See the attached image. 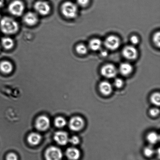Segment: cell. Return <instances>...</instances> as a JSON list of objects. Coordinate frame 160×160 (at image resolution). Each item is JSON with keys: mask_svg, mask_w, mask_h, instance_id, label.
<instances>
[{"mask_svg": "<svg viewBox=\"0 0 160 160\" xmlns=\"http://www.w3.org/2000/svg\"><path fill=\"white\" fill-rule=\"evenodd\" d=\"M69 142H70V143L73 145H77L79 144L80 140L79 138L77 136H73L69 139Z\"/></svg>", "mask_w": 160, "mask_h": 160, "instance_id": "obj_30", "label": "cell"}, {"mask_svg": "<svg viewBox=\"0 0 160 160\" xmlns=\"http://www.w3.org/2000/svg\"><path fill=\"white\" fill-rule=\"evenodd\" d=\"M99 90L102 95L107 96L112 93V86L109 81H102L99 85Z\"/></svg>", "mask_w": 160, "mask_h": 160, "instance_id": "obj_12", "label": "cell"}, {"mask_svg": "<svg viewBox=\"0 0 160 160\" xmlns=\"http://www.w3.org/2000/svg\"><path fill=\"white\" fill-rule=\"evenodd\" d=\"M102 42L100 39H93L89 42V48L92 51H97L101 49Z\"/></svg>", "mask_w": 160, "mask_h": 160, "instance_id": "obj_16", "label": "cell"}, {"mask_svg": "<svg viewBox=\"0 0 160 160\" xmlns=\"http://www.w3.org/2000/svg\"><path fill=\"white\" fill-rule=\"evenodd\" d=\"M54 140L57 143L61 145H65L69 142L68 134L63 131H59L56 132L54 135Z\"/></svg>", "mask_w": 160, "mask_h": 160, "instance_id": "obj_11", "label": "cell"}, {"mask_svg": "<svg viewBox=\"0 0 160 160\" xmlns=\"http://www.w3.org/2000/svg\"><path fill=\"white\" fill-rule=\"evenodd\" d=\"M147 139L150 145H154L159 140V136L154 132L149 133L147 136Z\"/></svg>", "mask_w": 160, "mask_h": 160, "instance_id": "obj_19", "label": "cell"}, {"mask_svg": "<svg viewBox=\"0 0 160 160\" xmlns=\"http://www.w3.org/2000/svg\"><path fill=\"white\" fill-rule=\"evenodd\" d=\"M130 42L133 45H136L139 43V39L138 36L132 35L130 38Z\"/></svg>", "mask_w": 160, "mask_h": 160, "instance_id": "obj_29", "label": "cell"}, {"mask_svg": "<svg viewBox=\"0 0 160 160\" xmlns=\"http://www.w3.org/2000/svg\"><path fill=\"white\" fill-rule=\"evenodd\" d=\"M123 80L120 78H117L114 80V85L117 88H121L123 85Z\"/></svg>", "mask_w": 160, "mask_h": 160, "instance_id": "obj_26", "label": "cell"}, {"mask_svg": "<svg viewBox=\"0 0 160 160\" xmlns=\"http://www.w3.org/2000/svg\"><path fill=\"white\" fill-rule=\"evenodd\" d=\"M50 125L49 119L46 116H41L37 119V121H36V127L39 131H46L49 127Z\"/></svg>", "mask_w": 160, "mask_h": 160, "instance_id": "obj_10", "label": "cell"}, {"mask_svg": "<svg viewBox=\"0 0 160 160\" xmlns=\"http://www.w3.org/2000/svg\"><path fill=\"white\" fill-rule=\"evenodd\" d=\"M143 153L147 157H151L154 154V150L151 146L147 147L144 148Z\"/></svg>", "mask_w": 160, "mask_h": 160, "instance_id": "obj_24", "label": "cell"}, {"mask_svg": "<svg viewBox=\"0 0 160 160\" xmlns=\"http://www.w3.org/2000/svg\"><path fill=\"white\" fill-rule=\"evenodd\" d=\"M121 41L118 37L115 35H110L106 38L104 40V45L108 49L114 51L120 46Z\"/></svg>", "mask_w": 160, "mask_h": 160, "instance_id": "obj_4", "label": "cell"}, {"mask_svg": "<svg viewBox=\"0 0 160 160\" xmlns=\"http://www.w3.org/2000/svg\"><path fill=\"white\" fill-rule=\"evenodd\" d=\"M62 12L64 16L66 18H74L78 15V6L71 2H66L62 5Z\"/></svg>", "mask_w": 160, "mask_h": 160, "instance_id": "obj_2", "label": "cell"}, {"mask_svg": "<svg viewBox=\"0 0 160 160\" xmlns=\"http://www.w3.org/2000/svg\"><path fill=\"white\" fill-rule=\"evenodd\" d=\"M151 102L155 106H159L160 104V94L159 92H155L150 96Z\"/></svg>", "mask_w": 160, "mask_h": 160, "instance_id": "obj_21", "label": "cell"}, {"mask_svg": "<svg viewBox=\"0 0 160 160\" xmlns=\"http://www.w3.org/2000/svg\"><path fill=\"white\" fill-rule=\"evenodd\" d=\"M13 70V65L12 63L8 61H3L0 63V70L4 74H9Z\"/></svg>", "mask_w": 160, "mask_h": 160, "instance_id": "obj_17", "label": "cell"}, {"mask_svg": "<svg viewBox=\"0 0 160 160\" xmlns=\"http://www.w3.org/2000/svg\"><path fill=\"white\" fill-rule=\"evenodd\" d=\"M76 51L78 54L80 55H85L88 52V49L87 47L84 44H80L77 45Z\"/></svg>", "mask_w": 160, "mask_h": 160, "instance_id": "obj_22", "label": "cell"}, {"mask_svg": "<svg viewBox=\"0 0 160 160\" xmlns=\"http://www.w3.org/2000/svg\"><path fill=\"white\" fill-rule=\"evenodd\" d=\"M0 28L4 34H12L18 31V23L13 18L9 17H4L0 21Z\"/></svg>", "mask_w": 160, "mask_h": 160, "instance_id": "obj_1", "label": "cell"}, {"mask_svg": "<svg viewBox=\"0 0 160 160\" xmlns=\"http://www.w3.org/2000/svg\"><path fill=\"white\" fill-rule=\"evenodd\" d=\"M153 44L158 48H160V34L159 31L155 33L152 37Z\"/></svg>", "mask_w": 160, "mask_h": 160, "instance_id": "obj_25", "label": "cell"}, {"mask_svg": "<svg viewBox=\"0 0 160 160\" xmlns=\"http://www.w3.org/2000/svg\"><path fill=\"white\" fill-rule=\"evenodd\" d=\"M0 49H1V46H0Z\"/></svg>", "mask_w": 160, "mask_h": 160, "instance_id": "obj_33", "label": "cell"}, {"mask_svg": "<svg viewBox=\"0 0 160 160\" xmlns=\"http://www.w3.org/2000/svg\"><path fill=\"white\" fill-rule=\"evenodd\" d=\"M122 54L125 59L128 60H133L138 58V52L134 45H127L122 50Z\"/></svg>", "mask_w": 160, "mask_h": 160, "instance_id": "obj_6", "label": "cell"}, {"mask_svg": "<svg viewBox=\"0 0 160 160\" xmlns=\"http://www.w3.org/2000/svg\"><path fill=\"white\" fill-rule=\"evenodd\" d=\"M23 20L28 26H33L38 23V18L37 14L34 12H29L25 15Z\"/></svg>", "mask_w": 160, "mask_h": 160, "instance_id": "obj_13", "label": "cell"}, {"mask_svg": "<svg viewBox=\"0 0 160 160\" xmlns=\"http://www.w3.org/2000/svg\"></svg>", "mask_w": 160, "mask_h": 160, "instance_id": "obj_34", "label": "cell"}, {"mask_svg": "<svg viewBox=\"0 0 160 160\" xmlns=\"http://www.w3.org/2000/svg\"><path fill=\"white\" fill-rule=\"evenodd\" d=\"M108 51L106 50H102L100 51V55L102 57H106L107 56H108Z\"/></svg>", "mask_w": 160, "mask_h": 160, "instance_id": "obj_32", "label": "cell"}, {"mask_svg": "<svg viewBox=\"0 0 160 160\" xmlns=\"http://www.w3.org/2000/svg\"><path fill=\"white\" fill-rule=\"evenodd\" d=\"M85 122L82 118L80 116L73 117L70 120L69 122V127L72 131H79L84 127Z\"/></svg>", "mask_w": 160, "mask_h": 160, "instance_id": "obj_8", "label": "cell"}, {"mask_svg": "<svg viewBox=\"0 0 160 160\" xmlns=\"http://www.w3.org/2000/svg\"><path fill=\"white\" fill-rule=\"evenodd\" d=\"M119 70L122 75L125 76H128L132 73L133 67L129 63L123 62L120 64Z\"/></svg>", "mask_w": 160, "mask_h": 160, "instance_id": "obj_14", "label": "cell"}, {"mask_svg": "<svg viewBox=\"0 0 160 160\" xmlns=\"http://www.w3.org/2000/svg\"><path fill=\"white\" fill-rule=\"evenodd\" d=\"M77 2L79 6L82 7H86L88 5L90 0H77Z\"/></svg>", "mask_w": 160, "mask_h": 160, "instance_id": "obj_27", "label": "cell"}, {"mask_svg": "<svg viewBox=\"0 0 160 160\" xmlns=\"http://www.w3.org/2000/svg\"><path fill=\"white\" fill-rule=\"evenodd\" d=\"M34 9L38 13L42 15H47L51 11V7L46 2L38 1L34 4Z\"/></svg>", "mask_w": 160, "mask_h": 160, "instance_id": "obj_9", "label": "cell"}, {"mask_svg": "<svg viewBox=\"0 0 160 160\" xmlns=\"http://www.w3.org/2000/svg\"><path fill=\"white\" fill-rule=\"evenodd\" d=\"M42 137L40 134L37 133H31L28 137V142L32 145H37L41 140Z\"/></svg>", "mask_w": 160, "mask_h": 160, "instance_id": "obj_18", "label": "cell"}, {"mask_svg": "<svg viewBox=\"0 0 160 160\" xmlns=\"http://www.w3.org/2000/svg\"><path fill=\"white\" fill-rule=\"evenodd\" d=\"M159 110L156 108H152L149 111V114L152 117H156L159 115Z\"/></svg>", "mask_w": 160, "mask_h": 160, "instance_id": "obj_28", "label": "cell"}, {"mask_svg": "<svg viewBox=\"0 0 160 160\" xmlns=\"http://www.w3.org/2000/svg\"><path fill=\"white\" fill-rule=\"evenodd\" d=\"M2 44L6 49H11L14 46V43L13 40L10 37H4L2 39Z\"/></svg>", "mask_w": 160, "mask_h": 160, "instance_id": "obj_20", "label": "cell"}, {"mask_svg": "<svg viewBox=\"0 0 160 160\" xmlns=\"http://www.w3.org/2000/svg\"><path fill=\"white\" fill-rule=\"evenodd\" d=\"M100 73L105 78L111 79L117 76L118 70L114 65L112 64H107L102 67Z\"/></svg>", "mask_w": 160, "mask_h": 160, "instance_id": "obj_5", "label": "cell"}, {"mask_svg": "<svg viewBox=\"0 0 160 160\" xmlns=\"http://www.w3.org/2000/svg\"><path fill=\"white\" fill-rule=\"evenodd\" d=\"M66 124V121L62 117H58L55 120V124L58 128L63 127Z\"/></svg>", "mask_w": 160, "mask_h": 160, "instance_id": "obj_23", "label": "cell"}, {"mask_svg": "<svg viewBox=\"0 0 160 160\" xmlns=\"http://www.w3.org/2000/svg\"><path fill=\"white\" fill-rule=\"evenodd\" d=\"M6 160H18V157L15 153H11L7 155Z\"/></svg>", "mask_w": 160, "mask_h": 160, "instance_id": "obj_31", "label": "cell"}, {"mask_svg": "<svg viewBox=\"0 0 160 160\" xmlns=\"http://www.w3.org/2000/svg\"><path fill=\"white\" fill-rule=\"evenodd\" d=\"M25 7L22 1L16 0L12 2L9 5L8 10L12 15L15 16H20L24 12Z\"/></svg>", "mask_w": 160, "mask_h": 160, "instance_id": "obj_3", "label": "cell"}, {"mask_svg": "<svg viewBox=\"0 0 160 160\" xmlns=\"http://www.w3.org/2000/svg\"><path fill=\"white\" fill-rule=\"evenodd\" d=\"M66 155L70 160H78L81 156V153L78 149L71 147L67 150Z\"/></svg>", "mask_w": 160, "mask_h": 160, "instance_id": "obj_15", "label": "cell"}, {"mask_svg": "<svg viewBox=\"0 0 160 160\" xmlns=\"http://www.w3.org/2000/svg\"><path fill=\"white\" fill-rule=\"evenodd\" d=\"M45 157L46 160H61L62 157V153L58 147H51L45 152Z\"/></svg>", "mask_w": 160, "mask_h": 160, "instance_id": "obj_7", "label": "cell"}]
</instances>
